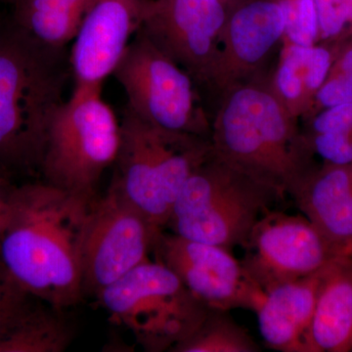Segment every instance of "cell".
<instances>
[{
  "label": "cell",
  "instance_id": "obj_26",
  "mask_svg": "<svg viewBox=\"0 0 352 352\" xmlns=\"http://www.w3.org/2000/svg\"><path fill=\"white\" fill-rule=\"evenodd\" d=\"M319 24V39L337 38L347 23L344 0H315Z\"/></svg>",
  "mask_w": 352,
  "mask_h": 352
},
{
  "label": "cell",
  "instance_id": "obj_13",
  "mask_svg": "<svg viewBox=\"0 0 352 352\" xmlns=\"http://www.w3.org/2000/svg\"><path fill=\"white\" fill-rule=\"evenodd\" d=\"M151 0H91L69 51L75 85H102L144 24Z\"/></svg>",
  "mask_w": 352,
  "mask_h": 352
},
{
  "label": "cell",
  "instance_id": "obj_25",
  "mask_svg": "<svg viewBox=\"0 0 352 352\" xmlns=\"http://www.w3.org/2000/svg\"><path fill=\"white\" fill-rule=\"evenodd\" d=\"M305 134L333 133L352 129V103L323 109L305 119Z\"/></svg>",
  "mask_w": 352,
  "mask_h": 352
},
{
  "label": "cell",
  "instance_id": "obj_10",
  "mask_svg": "<svg viewBox=\"0 0 352 352\" xmlns=\"http://www.w3.org/2000/svg\"><path fill=\"white\" fill-rule=\"evenodd\" d=\"M241 263L267 293L309 276L344 256L305 217L270 210L252 227Z\"/></svg>",
  "mask_w": 352,
  "mask_h": 352
},
{
  "label": "cell",
  "instance_id": "obj_30",
  "mask_svg": "<svg viewBox=\"0 0 352 352\" xmlns=\"http://www.w3.org/2000/svg\"><path fill=\"white\" fill-rule=\"evenodd\" d=\"M224 2L228 6L229 8L232 10L233 8H235L236 6H239L240 3H242L245 0H223Z\"/></svg>",
  "mask_w": 352,
  "mask_h": 352
},
{
  "label": "cell",
  "instance_id": "obj_28",
  "mask_svg": "<svg viewBox=\"0 0 352 352\" xmlns=\"http://www.w3.org/2000/svg\"><path fill=\"white\" fill-rule=\"evenodd\" d=\"M14 188L15 185L11 184L8 176L0 178V236L6 230L10 219Z\"/></svg>",
  "mask_w": 352,
  "mask_h": 352
},
{
  "label": "cell",
  "instance_id": "obj_15",
  "mask_svg": "<svg viewBox=\"0 0 352 352\" xmlns=\"http://www.w3.org/2000/svg\"><path fill=\"white\" fill-rule=\"evenodd\" d=\"M289 196L336 249L352 256V164H316Z\"/></svg>",
  "mask_w": 352,
  "mask_h": 352
},
{
  "label": "cell",
  "instance_id": "obj_24",
  "mask_svg": "<svg viewBox=\"0 0 352 352\" xmlns=\"http://www.w3.org/2000/svg\"><path fill=\"white\" fill-rule=\"evenodd\" d=\"M303 136L314 156L320 157L325 163L352 164V129L333 133H303Z\"/></svg>",
  "mask_w": 352,
  "mask_h": 352
},
{
  "label": "cell",
  "instance_id": "obj_3",
  "mask_svg": "<svg viewBox=\"0 0 352 352\" xmlns=\"http://www.w3.org/2000/svg\"><path fill=\"white\" fill-rule=\"evenodd\" d=\"M71 76L67 48L41 45L10 20L0 24V164L7 170L39 173Z\"/></svg>",
  "mask_w": 352,
  "mask_h": 352
},
{
  "label": "cell",
  "instance_id": "obj_31",
  "mask_svg": "<svg viewBox=\"0 0 352 352\" xmlns=\"http://www.w3.org/2000/svg\"><path fill=\"white\" fill-rule=\"evenodd\" d=\"M9 170H7L1 164H0V178L4 176H8Z\"/></svg>",
  "mask_w": 352,
  "mask_h": 352
},
{
  "label": "cell",
  "instance_id": "obj_29",
  "mask_svg": "<svg viewBox=\"0 0 352 352\" xmlns=\"http://www.w3.org/2000/svg\"><path fill=\"white\" fill-rule=\"evenodd\" d=\"M346 7L347 23L352 24V0H344Z\"/></svg>",
  "mask_w": 352,
  "mask_h": 352
},
{
  "label": "cell",
  "instance_id": "obj_27",
  "mask_svg": "<svg viewBox=\"0 0 352 352\" xmlns=\"http://www.w3.org/2000/svg\"><path fill=\"white\" fill-rule=\"evenodd\" d=\"M31 296L13 281L0 264V326L6 323Z\"/></svg>",
  "mask_w": 352,
  "mask_h": 352
},
{
  "label": "cell",
  "instance_id": "obj_20",
  "mask_svg": "<svg viewBox=\"0 0 352 352\" xmlns=\"http://www.w3.org/2000/svg\"><path fill=\"white\" fill-rule=\"evenodd\" d=\"M91 0H17L10 21L41 45L62 50L73 43Z\"/></svg>",
  "mask_w": 352,
  "mask_h": 352
},
{
  "label": "cell",
  "instance_id": "obj_9",
  "mask_svg": "<svg viewBox=\"0 0 352 352\" xmlns=\"http://www.w3.org/2000/svg\"><path fill=\"white\" fill-rule=\"evenodd\" d=\"M160 231L111 182L105 195L95 197L88 214L82 252L83 296L96 298L149 261Z\"/></svg>",
  "mask_w": 352,
  "mask_h": 352
},
{
  "label": "cell",
  "instance_id": "obj_4",
  "mask_svg": "<svg viewBox=\"0 0 352 352\" xmlns=\"http://www.w3.org/2000/svg\"><path fill=\"white\" fill-rule=\"evenodd\" d=\"M212 152L210 138L162 129L129 107L112 182L157 230H164L183 185Z\"/></svg>",
  "mask_w": 352,
  "mask_h": 352
},
{
  "label": "cell",
  "instance_id": "obj_1",
  "mask_svg": "<svg viewBox=\"0 0 352 352\" xmlns=\"http://www.w3.org/2000/svg\"><path fill=\"white\" fill-rule=\"evenodd\" d=\"M94 199L43 180L14 188L0 264L25 293L57 309L82 300L83 236Z\"/></svg>",
  "mask_w": 352,
  "mask_h": 352
},
{
  "label": "cell",
  "instance_id": "obj_14",
  "mask_svg": "<svg viewBox=\"0 0 352 352\" xmlns=\"http://www.w3.org/2000/svg\"><path fill=\"white\" fill-rule=\"evenodd\" d=\"M285 19L274 0H245L229 13L210 87L219 95L258 78V69L283 43Z\"/></svg>",
  "mask_w": 352,
  "mask_h": 352
},
{
  "label": "cell",
  "instance_id": "obj_32",
  "mask_svg": "<svg viewBox=\"0 0 352 352\" xmlns=\"http://www.w3.org/2000/svg\"><path fill=\"white\" fill-rule=\"evenodd\" d=\"M17 1V0H0V2L1 3H6V4H10V6H13L15 2Z\"/></svg>",
  "mask_w": 352,
  "mask_h": 352
},
{
  "label": "cell",
  "instance_id": "obj_12",
  "mask_svg": "<svg viewBox=\"0 0 352 352\" xmlns=\"http://www.w3.org/2000/svg\"><path fill=\"white\" fill-rule=\"evenodd\" d=\"M230 11L223 0H151L141 29L197 85L210 87Z\"/></svg>",
  "mask_w": 352,
  "mask_h": 352
},
{
  "label": "cell",
  "instance_id": "obj_2",
  "mask_svg": "<svg viewBox=\"0 0 352 352\" xmlns=\"http://www.w3.org/2000/svg\"><path fill=\"white\" fill-rule=\"evenodd\" d=\"M210 142L217 157L283 199L317 164L300 120L258 78L220 95Z\"/></svg>",
  "mask_w": 352,
  "mask_h": 352
},
{
  "label": "cell",
  "instance_id": "obj_22",
  "mask_svg": "<svg viewBox=\"0 0 352 352\" xmlns=\"http://www.w3.org/2000/svg\"><path fill=\"white\" fill-rule=\"evenodd\" d=\"M285 19L284 41L298 45H315L319 24L315 0H274Z\"/></svg>",
  "mask_w": 352,
  "mask_h": 352
},
{
  "label": "cell",
  "instance_id": "obj_8",
  "mask_svg": "<svg viewBox=\"0 0 352 352\" xmlns=\"http://www.w3.org/2000/svg\"><path fill=\"white\" fill-rule=\"evenodd\" d=\"M127 95V107L168 131L210 138L212 122L191 76L139 30L113 71Z\"/></svg>",
  "mask_w": 352,
  "mask_h": 352
},
{
  "label": "cell",
  "instance_id": "obj_16",
  "mask_svg": "<svg viewBox=\"0 0 352 352\" xmlns=\"http://www.w3.org/2000/svg\"><path fill=\"white\" fill-rule=\"evenodd\" d=\"M322 270L265 293L256 314L259 332L270 349L281 352H314L310 329Z\"/></svg>",
  "mask_w": 352,
  "mask_h": 352
},
{
  "label": "cell",
  "instance_id": "obj_5",
  "mask_svg": "<svg viewBox=\"0 0 352 352\" xmlns=\"http://www.w3.org/2000/svg\"><path fill=\"white\" fill-rule=\"evenodd\" d=\"M282 197L214 152L189 176L173 204L166 228L232 252Z\"/></svg>",
  "mask_w": 352,
  "mask_h": 352
},
{
  "label": "cell",
  "instance_id": "obj_19",
  "mask_svg": "<svg viewBox=\"0 0 352 352\" xmlns=\"http://www.w3.org/2000/svg\"><path fill=\"white\" fill-rule=\"evenodd\" d=\"M73 337L63 310L31 296L0 326V352H63Z\"/></svg>",
  "mask_w": 352,
  "mask_h": 352
},
{
  "label": "cell",
  "instance_id": "obj_21",
  "mask_svg": "<svg viewBox=\"0 0 352 352\" xmlns=\"http://www.w3.org/2000/svg\"><path fill=\"white\" fill-rule=\"evenodd\" d=\"M251 333L226 310L210 308L199 327L173 352H258Z\"/></svg>",
  "mask_w": 352,
  "mask_h": 352
},
{
  "label": "cell",
  "instance_id": "obj_18",
  "mask_svg": "<svg viewBox=\"0 0 352 352\" xmlns=\"http://www.w3.org/2000/svg\"><path fill=\"white\" fill-rule=\"evenodd\" d=\"M279 62L270 82L271 89L294 118L311 113L317 92L332 67V54L323 46L282 43Z\"/></svg>",
  "mask_w": 352,
  "mask_h": 352
},
{
  "label": "cell",
  "instance_id": "obj_17",
  "mask_svg": "<svg viewBox=\"0 0 352 352\" xmlns=\"http://www.w3.org/2000/svg\"><path fill=\"white\" fill-rule=\"evenodd\" d=\"M310 339L314 352L352 351V256L322 270Z\"/></svg>",
  "mask_w": 352,
  "mask_h": 352
},
{
  "label": "cell",
  "instance_id": "obj_11",
  "mask_svg": "<svg viewBox=\"0 0 352 352\" xmlns=\"http://www.w3.org/2000/svg\"><path fill=\"white\" fill-rule=\"evenodd\" d=\"M152 252L210 308L256 312L263 302V289L228 250L162 230Z\"/></svg>",
  "mask_w": 352,
  "mask_h": 352
},
{
  "label": "cell",
  "instance_id": "obj_23",
  "mask_svg": "<svg viewBox=\"0 0 352 352\" xmlns=\"http://www.w3.org/2000/svg\"><path fill=\"white\" fill-rule=\"evenodd\" d=\"M346 103H352V47L344 51L337 63L331 67L308 117L323 109Z\"/></svg>",
  "mask_w": 352,
  "mask_h": 352
},
{
  "label": "cell",
  "instance_id": "obj_6",
  "mask_svg": "<svg viewBox=\"0 0 352 352\" xmlns=\"http://www.w3.org/2000/svg\"><path fill=\"white\" fill-rule=\"evenodd\" d=\"M120 144V122L102 97V85H75L48 127L39 166L41 180L94 199Z\"/></svg>",
  "mask_w": 352,
  "mask_h": 352
},
{
  "label": "cell",
  "instance_id": "obj_7",
  "mask_svg": "<svg viewBox=\"0 0 352 352\" xmlns=\"http://www.w3.org/2000/svg\"><path fill=\"white\" fill-rule=\"evenodd\" d=\"M96 298L149 352L173 351L194 333L210 309L168 266L151 259Z\"/></svg>",
  "mask_w": 352,
  "mask_h": 352
}]
</instances>
